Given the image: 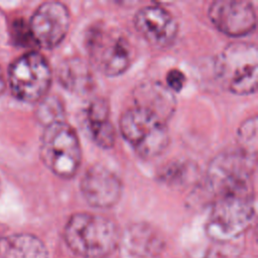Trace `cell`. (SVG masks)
Segmentation results:
<instances>
[{"mask_svg": "<svg viewBox=\"0 0 258 258\" xmlns=\"http://www.w3.org/2000/svg\"><path fill=\"white\" fill-rule=\"evenodd\" d=\"M209 17L223 33L241 37L256 26V12L251 2L245 0H217L209 8Z\"/></svg>", "mask_w": 258, "mask_h": 258, "instance_id": "10", "label": "cell"}, {"mask_svg": "<svg viewBox=\"0 0 258 258\" xmlns=\"http://www.w3.org/2000/svg\"><path fill=\"white\" fill-rule=\"evenodd\" d=\"M161 176L162 179L168 183H180L184 177L188 176V169H186L184 165L175 163L164 168Z\"/></svg>", "mask_w": 258, "mask_h": 258, "instance_id": "21", "label": "cell"}, {"mask_svg": "<svg viewBox=\"0 0 258 258\" xmlns=\"http://www.w3.org/2000/svg\"><path fill=\"white\" fill-rule=\"evenodd\" d=\"M238 149L248 155L249 157L256 159L257 153V120L256 117H252L246 120L239 128L238 131Z\"/></svg>", "mask_w": 258, "mask_h": 258, "instance_id": "18", "label": "cell"}, {"mask_svg": "<svg viewBox=\"0 0 258 258\" xmlns=\"http://www.w3.org/2000/svg\"><path fill=\"white\" fill-rule=\"evenodd\" d=\"M133 100L134 106L148 111L165 123L176 107L173 92L156 81L144 82L138 85L133 92Z\"/></svg>", "mask_w": 258, "mask_h": 258, "instance_id": "13", "label": "cell"}, {"mask_svg": "<svg viewBox=\"0 0 258 258\" xmlns=\"http://www.w3.org/2000/svg\"><path fill=\"white\" fill-rule=\"evenodd\" d=\"M86 121L92 139L103 148H110L115 143V129L109 119V104L103 99L92 101L86 111Z\"/></svg>", "mask_w": 258, "mask_h": 258, "instance_id": "15", "label": "cell"}, {"mask_svg": "<svg viewBox=\"0 0 258 258\" xmlns=\"http://www.w3.org/2000/svg\"><path fill=\"white\" fill-rule=\"evenodd\" d=\"M60 85L75 94L89 93L94 87V78L88 63L79 57L63 59L57 68Z\"/></svg>", "mask_w": 258, "mask_h": 258, "instance_id": "17", "label": "cell"}, {"mask_svg": "<svg viewBox=\"0 0 258 258\" xmlns=\"http://www.w3.org/2000/svg\"><path fill=\"white\" fill-rule=\"evenodd\" d=\"M13 40L21 46H27L34 43L29 25L25 23L22 19L15 21L12 24V31H11Z\"/></svg>", "mask_w": 258, "mask_h": 258, "instance_id": "20", "label": "cell"}, {"mask_svg": "<svg viewBox=\"0 0 258 258\" xmlns=\"http://www.w3.org/2000/svg\"><path fill=\"white\" fill-rule=\"evenodd\" d=\"M71 23L68 7L57 1L40 4L28 23L33 41L43 48H53L66 37Z\"/></svg>", "mask_w": 258, "mask_h": 258, "instance_id": "9", "label": "cell"}, {"mask_svg": "<svg viewBox=\"0 0 258 258\" xmlns=\"http://www.w3.org/2000/svg\"><path fill=\"white\" fill-rule=\"evenodd\" d=\"M0 258H48V251L38 237L18 233L0 239Z\"/></svg>", "mask_w": 258, "mask_h": 258, "instance_id": "16", "label": "cell"}, {"mask_svg": "<svg viewBox=\"0 0 258 258\" xmlns=\"http://www.w3.org/2000/svg\"><path fill=\"white\" fill-rule=\"evenodd\" d=\"M0 191H1V181H0Z\"/></svg>", "mask_w": 258, "mask_h": 258, "instance_id": "24", "label": "cell"}, {"mask_svg": "<svg viewBox=\"0 0 258 258\" xmlns=\"http://www.w3.org/2000/svg\"><path fill=\"white\" fill-rule=\"evenodd\" d=\"M38 119L46 126L54 122L63 121V107L55 97L41 100L37 109Z\"/></svg>", "mask_w": 258, "mask_h": 258, "instance_id": "19", "label": "cell"}, {"mask_svg": "<svg viewBox=\"0 0 258 258\" xmlns=\"http://www.w3.org/2000/svg\"><path fill=\"white\" fill-rule=\"evenodd\" d=\"M86 49L95 68L109 77L126 72L134 57L128 37L120 29L106 24H95L89 29Z\"/></svg>", "mask_w": 258, "mask_h": 258, "instance_id": "2", "label": "cell"}, {"mask_svg": "<svg viewBox=\"0 0 258 258\" xmlns=\"http://www.w3.org/2000/svg\"><path fill=\"white\" fill-rule=\"evenodd\" d=\"M63 239L80 257L105 258L120 244L121 231L109 218L92 213H76L64 226Z\"/></svg>", "mask_w": 258, "mask_h": 258, "instance_id": "1", "label": "cell"}, {"mask_svg": "<svg viewBox=\"0 0 258 258\" xmlns=\"http://www.w3.org/2000/svg\"><path fill=\"white\" fill-rule=\"evenodd\" d=\"M119 125L125 140L142 158H154L168 145L166 123L142 108L133 106L126 110Z\"/></svg>", "mask_w": 258, "mask_h": 258, "instance_id": "6", "label": "cell"}, {"mask_svg": "<svg viewBox=\"0 0 258 258\" xmlns=\"http://www.w3.org/2000/svg\"><path fill=\"white\" fill-rule=\"evenodd\" d=\"M83 197L95 208L115 206L122 195V182L118 175L102 164H94L84 173L80 182Z\"/></svg>", "mask_w": 258, "mask_h": 258, "instance_id": "11", "label": "cell"}, {"mask_svg": "<svg viewBox=\"0 0 258 258\" xmlns=\"http://www.w3.org/2000/svg\"><path fill=\"white\" fill-rule=\"evenodd\" d=\"M221 83L236 95H251L257 90L258 53L253 43L233 42L217 58Z\"/></svg>", "mask_w": 258, "mask_h": 258, "instance_id": "5", "label": "cell"}, {"mask_svg": "<svg viewBox=\"0 0 258 258\" xmlns=\"http://www.w3.org/2000/svg\"><path fill=\"white\" fill-rule=\"evenodd\" d=\"M5 87H6L5 78H4L2 69H1V67H0V95H2V93L5 91Z\"/></svg>", "mask_w": 258, "mask_h": 258, "instance_id": "23", "label": "cell"}, {"mask_svg": "<svg viewBox=\"0 0 258 258\" xmlns=\"http://www.w3.org/2000/svg\"><path fill=\"white\" fill-rule=\"evenodd\" d=\"M40 157L55 175L62 178L74 176L82 160L80 140L75 129L64 121L46 125L40 140Z\"/></svg>", "mask_w": 258, "mask_h": 258, "instance_id": "4", "label": "cell"}, {"mask_svg": "<svg viewBox=\"0 0 258 258\" xmlns=\"http://www.w3.org/2000/svg\"><path fill=\"white\" fill-rule=\"evenodd\" d=\"M255 159L238 148L216 155L209 164L207 183L215 198L229 194H253Z\"/></svg>", "mask_w": 258, "mask_h": 258, "instance_id": "7", "label": "cell"}, {"mask_svg": "<svg viewBox=\"0 0 258 258\" xmlns=\"http://www.w3.org/2000/svg\"><path fill=\"white\" fill-rule=\"evenodd\" d=\"M134 26L152 46L164 48L175 40L178 25L173 15L160 6H145L134 16Z\"/></svg>", "mask_w": 258, "mask_h": 258, "instance_id": "12", "label": "cell"}, {"mask_svg": "<svg viewBox=\"0 0 258 258\" xmlns=\"http://www.w3.org/2000/svg\"><path fill=\"white\" fill-rule=\"evenodd\" d=\"M185 83V76L177 69L170 70L166 75V87L171 92H179Z\"/></svg>", "mask_w": 258, "mask_h": 258, "instance_id": "22", "label": "cell"}, {"mask_svg": "<svg viewBox=\"0 0 258 258\" xmlns=\"http://www.w3.org/2000/svg\"><path fill=\"white\" fill-rule=\"evenodd\" d=\"M120 243L128 251L141 257L157 255L164 246L160 234L145 223H136L128 226L121 233Z\"/></svg>", "mask_w": 258, "mask_h": 258, "instance_id": "14", "label": "cell"}, {"mask_svg": "<svg viewBox=\"0 0 258 258\" xmlns=\"http://www.w3.org/2000/svg\"><path fill=\"white\" fill-rule=\"evenodd\" d=\"M8 83L16 99L27 103L40 101L51 83L49 63L38 51H27L11 62Z\"/></svg>", "mask_w": 258, "mask_h": 258, "instance_id": "8", "label": "cell"}, {"mask_svg": "<svg viewBox=\"0 0 258 258\" xmlns=\"http://www.w3.org/2000/svg\"><path fill=\"white\" fill-rule=\"evenodd\" d=\"M255 215L253 194L217 197L206 223V233L216 242H228L242 235Z\"/></svg>", "mask_w": 258, "mask_h": 258, "instance_id": "3", "label": "cell"}]
</instances>
